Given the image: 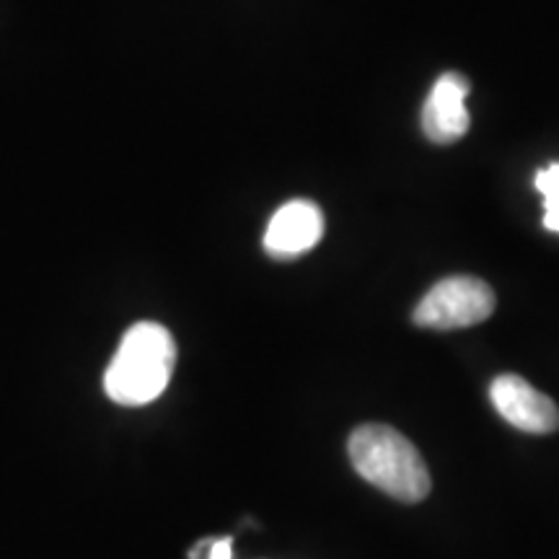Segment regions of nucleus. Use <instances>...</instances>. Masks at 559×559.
<instances>
[{
    "mask_svg": "<svg viewBox=\"0 0 559 559\" xmlns=\"http://www.w3.org/2000/svg\"><path fill=\"white\" fill-rule=\"evenodd\" d=\"M349 461L362 479L400 502H419L430 492V472L400 430L362 425L349 436Z\"/></svg>",
    "mask_w": 559,
    "mask_h": 559,
    "instance_id": "nucleus-2",
    "label": "nucleus"
},
{
    "mask_svg": "<svg viewBox=\"0 0 559 559\" xmlns=\"http://www.w3.org/2000/svg\"><path fill=\"white\" fill-rule=\"evenodd\" d=\"M489 400H492L498 415L506 423L523 432L534 436H547L559 428V407L542 394L539 389L531 386L515 373H502L489 386Z\"/></svg>",
    "mask_w": 559,
    "mask_h": 559,
    "instance_id": "nucleus-4",
    "label": "nucleus"
},
{
    "mask_svg": "<svg viewBox=\"0 0 559 559\" xmlns=\"http://www.w3.org/2000/svg\"><path fill=\"white\" fill-rule=\"evenodd\" d=\"M210 559H230V539L213 544V549H210Z\"/></svg>",
    "mask_w": 559,
    "mask_h": 559,
    "instance_id": "nucleus-8",
    "label": "nucleus"
},
{
    "mask_svg": "<svg viewBox=\"0 0 559 559\" xmlns=\"http://www.w3.org/2000/svg\"><path fill=\"white\" fill-rule=\"evenodd\" d=\"M469 91V81L461 73H443L436 81L423 107V132L432 143L445 145L466 135L469 130V111H466Z\"/></svg>",
    "mask_w": 559,
    "mask_h": 559,
    "instance_id": "nucleus-6",
    "label": "nucleus"
},
{
    "mask_svg": "<svg viewBox=\"0 0 559 559\" xmlns=\"http://www.w3.org/2000/svg\"><path fill=\"white\" fill-rule=\"evenodd\" d=\"M321 236H324V215L319 205L309 200H290L272 215L264 234V251L272 260L288 262L311 251Z\"/></svg>",
    "mask_w": 559,
    "mask_h": 559,
    "instance_id": "nucleus-5",
    "label": "nucleus"
},
{
    "mask_svg": "<svg viewBox=\"0 0 559 559\" xmlns=\"http://www.w3.org/2000/svg\"><path fill=\"white\" fill-rule=\"evenodd\" d=\"M495 293L485 280L456 275L440 280L415 309V324L425 330H464L492 317Z\"/></svg>",
    "mask_w": 559,
    "mask_h": 559,
    "instance_id": "nucleus-3",
    "label": "nucleus"
},
{
    "mask_svg": "<svg viewBox=\"0 0 559 559\" xmlns=\"http://www.w3.org/2000/svg\"><path fill=\"white\" fill-rule=\"evenodd\" d=\"M536 190L544 194V228L559 234V160L536 174Z\"/></svg>",
    "mask_w": 559,
    "mask_h": 559,
    "instance_id": "nucleus-7",
    "label": "nucleus"
},
{
    "mask_svg": "<svg viewBox=\"0 0 559 559\" xmlns=\"http://www.w3.org/2000/svg\"><path fill=\"white\" fill-rule=\"evenodd\" d=\"M177 366V345L171 332L156 321L130 326L109 362L104 386L111 402L122 407H143L164 394Z\"/></svg>",
    "mask_w": 559,
    "mask_h": 559,
    "instance_id": "nucleus-1",
    "label": "nucleus"
}]
</instances>
